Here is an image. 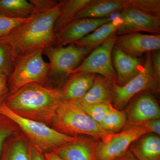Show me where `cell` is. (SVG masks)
I'll use <instances>...</instances> for the list:
<instances>
[{
	"label": "cell",
	"mask_w": 160,
	"mask_h": 160,
	"mask_svg": "<svg viewBox=\"0 0 160 160\" xmlns=\"http://www.w3.org/2000/svg\"><path fill=\"white\" fill-rule=\"evenodd\" d=\"M61 101L60 88L32 83L8 95L3 102L18 115L50 126Z\"/></svg>",
	"instance_id": "1"
},
{
	"label": "cell",
	"mask_w": 160,
	"mask_h": 160,
	"mask_svg": "<svg viewBox=\"0 0 160 160\" xmlns=\"http://www.w3.org/2000/svg\"><path fill=\"white\" fill-rule=\"evenodd\" d=\"M65 1H59L57 5L46 12L31 16V19L18 26L6 37L17 57L53 46L55 21Z\"/></svg>",
	"instance_id": "2"
},
{
	"label": "cell",
	"mask_w": 160,
	"mask_h": 160,
	"mask_svg": "<svg viewBox=\"0 0 160 160\" xmlns=\"http://www.w3.org/2000/svg\"><path fill=\"white\" fill-rule=\"evenodd\" d=\"M50 127L67 135H86L99 141L112 134L104 130L77 103L72 101H60Z\"/></svg>",
	"instance_id": "3"
},
{
	"label": "cell",
	"mask_w": 160,
	"mask_h": 160,
	"mask_svg": "<svg viewBox=\"0 0 160 160\" xmlns=\"http://www.w3.org/2000/svg\"><path fill=\"white\" fill-rule=\"evenodd\" d=\"M0 114L12 120L29 142L43 153L53 152L78 139V137L67 135L56 131L44 123L18 115L6 106L3 100L0 102Z\"/></svg>",
	"instance_id": "4"
},
{
	"label": "cell",
	"mask_w": 160,
	"mask_h": 160,
	"mask_svg": "<svg viewBox=\"0 0 160 160\" xmlns=\"http://www.w3.org/2000/svg\"><path fill=\"white\" fill-rule=\"evenodd\" d=\"M42 48L17 57L13 70L8 78L9 94L32 83L47 82L49 63L43 58Z\"/></svg>",
	"instance_id": "5"
},
{
	"label": "cell",
	"mask_w": 160,
	"mask_h": 160,
	"mask_svg": "<svg viewBox=\"0 0 160 160\" xmlns=\"http://www.w3.org/2000/svg\"><path fill=\"white\" fill-rule=\"evenodd\" d=\"M147 133L149 132L142 125L128 124L119 132L96 142V160L116 159L125 154L135 141Z\"/></svg>",
	"instance_id": "6"
},
{
	"label": "cell",
	"mask_w": 160,
	"mask_h": 160,
	"mask_svg": "<svg viewBox=\"0 0 160 160\" xmlns=\"http://www.w3.org/2000/svg\"><path fill=\"white\" fill-rule=\"evenodd\" d=\"M90 51L75 44L62 47L50 46L43 49V54L49 58V70L47 80L69 77L72 71L79 66Z\"/></svg>",
	"instance_id": "7"
},
{
	"label": "cell",
	"mask_w": 160,
	"mask_h": 160,
	"mask_svg": "<svg viewBox=\"0 0 160 160\" xmlns=\"http://www.w3.org/2000/svg\"><path fill=\"white\" fill-rule=\"evenodd\" d=\"M117 31L102 45L93 49L71 75L94 74L102 76L112 83L116 82L117 76L112 62V51L116 44Z\"/></svg>",
	"instance_id": "8"
},
{
	"label": "cell",
	"mask_w": 160,
	"mask_h": 160,
	"mask_svg": "<svg viewBox=\"0 0 160 160\" xmlns=\"http://www.w3.org/2000/svg\"><path fill=\"white\" fill-rule=\"evenodd\" d=\"M158 86L155 78L151 52L146 53L142 70L133 78L123 86H119L116 83H113L112 91V101L113 107L115 109H122L127 105L129 101L135 95L141 92Z\"/></svg>",
	"instance_id": "9"
},
{
	"label": "cell",
	"mask_w": 160,
	"mask_h": 160,
	"mask_svg": "<svg viewBox=\"0 0 160 160\" xmlns=\"http://www.w3.org/2000/svg\"><path fill=\"white\" fill-rule=\"evenodd\" d=\"M119 17L122 23L117 30L118 36L141 32L160 34V17L131 6L123 9Z\"/></svg>",
	"instance_id": "10"
},
{
	"label": "cell",
	"mask_w": 160,
	"mask_h": 160,
	"mask_svg": "<svg viewBox=\"0 0 160 160\" xmlns=\"http://www.w3.org/2000/svg\"><path fill=\"white\" fill-rule=\"evenodd\" d=\"M111 18H106L76 19L55 34L53 46L62 47L75 44L100 26L109 22Z\"/></svg>",
	"instance_id": "11"
},
{
	"label": "cell",
	"mask_w": 160,
	"mask_h": 160,
	"mask_svg": "<svg viewBox=\"0 0 160 160\" xmlns=\"http://www.w3.org/2000/svg\"><path fill=\"white\" fill-rule=\"evenodd\" d=\"M115 44L126 53L139 57L144 53L160 50V34L135 32L117 36Z\"/></svg>",
	"instance_id": "12"
},
{
	"label": "cell",
	"mask_w": 160,
	"mask_h": 160,
	"mask_svg": "<svg viewBox=\"0 0 160 160\" xmlns=\"http://www.w3.org/2000/svg\"><path fill=\"white\" fill-rule=\"evenodd\" d=\"M112 62L116 73V83L123 86L141 72L144 61L139 57L128 54L115 45L112 51Z\"/></svg>",
	"instance_id": "13"
},
{
	"label": "cell",
	"mask_w": 160,
	"mask_h": 160,
	"mask_svg": "<svg viewBox=\"0 0 160 160\" xmlns=\"http://www.w3.org/2000/svg\"><path fill=\"white\" fill-rule=\"evenodd\" d=\"M128 114L129 124L142 125L150 120L160 119V109L154 97L146 93L135 100Z\"/></svg>",
	"instance_id": "14"
},
{
	"label": "cell",
	"mask_w": 160,
	"mask_h": 160,
	"mask_svg": "<svg viewBox=\"0 0 160 160\" xmlns=\"http://www.w3.org/2000/svg\"><path fill=\"white\" fill-rule=\"evenodd\" d=\"M129 6V0H91L77 14L76 19L106 18Z\"/></svg>",
	"instance_id": "15"
},
{
	"label": "cell",
	"mask_w": 160,
	"mask_h": 160,
	"mask_svg": "<svg viewBox=\"0 0 160 160\" xmlns=\"http://www.w3.org/2000/svg\"><path fill=\"white\" fill-rule=\"evenodd\" d=\"M95 144L90 139L78 137L76 141L63 145L53 152L64 160H96Z\"/></svg>",
	"instance_id": "16"
},
{
	"label": "cell",
	"mask_w": 160,
	"mask_h": 160,
	"mask_svg": "<svg viewBox=\"0 0 160 160\" xmlns=\"http://www.w3.org/2000/svg\"><path fill=\"white\" fill-rule=\"evenodd\" d=\"M97 75H71L60 88L61 101H77L82 98L93 85Z\"/></svg>",
	"instance_id": "17"
},
{
	"label": "cell",
	"mask_w": 160,
	"mask_h": 160,
	"mask_svg": "<svg viewBox=\"0 0 160 160\" xmlns=\"http://www.w3.org/2000/svg\"><path fill=\"white\" fill-rule=\"evenodd\" d=\"M113 83L108 79L97 75L93 85L86 94L74 102L81 107L105 102H112Z\"/></svg>",
	"instance_id": "18"
},
{
	"label": "cell",
	"mask_w": 160,
	"mask_h": 160,
	"mask_svg": "<svg viewBox=\"0 0 160 160\" xmlns=\"http://www.w3.org/2000/svg\"><path fill=\"white\" fill-rule=\"evenodd\" d=\"M138 160H160V138L147 133L132 143L129 149Z\"/></svg>",
	"instance_id": "19"
},
{
	"label": "cell",
	"mask_w": 160,
	"mask_h": 160,
	"mask_svg": "<svg viewBox=\"0 0 160 160\" xmlns=\"http://www.w3.org/2000/svg\"><path fill=\"white\" fill-rule=\"evenodd\" d=\"M122 21L117 17L102 25L94 31L79 40L75 45L91 52L102 44L114 32L117 31Z\"/></svg>",
	"instance_id": "20"
},
{
	"label": "cell",
	"mask_w": 160,
	"mask_h": 160,
	"mask_svg": "<svg viewBox=\"0 0 160 160\" xmlns=\"http://www.w3.org/2000/svg\"><path fill=\"white\" fill-rule=\"evenodd\" d=\"M29 141L20 132L6 140L0 155V160H29Z\"/></svg>",
	"instance_id": "21"
},
{
	"label": "cell",
	"mask_w": 160,
	"mask_h": 160,
	"mask_svg": "<svg viewBox=\"0 0 160 160\" xmlns=\"http://www.w3.org/2000/svg\"><path fill=\"white\" fill-rule=\"evenodd\" d=\"M90 1L91 0H66L55 21V34L62 30L74 20L78 12Z\"/></svg>",
	"instance_id": "22"
},
{
	"label": "cell",
	"mask_w": 160,
	"mask_h": 160,
	"mask_svg": "<svg viewBox=\"0 0 160 160\" xmlns=\"http://www.w3.org/2000/svg\"><path fill=\"white\" fill-rule=\"evenodd\" d=\"M0 12L11 17L25 18L34 14L32 4L26 0H0Z\"/></svg>",
	"instance_id": "23"
},
{
	"label": "cell",
	"mask_w": 160,
	"mask_h": 160,
	"mask_svg": "<svg viewBox=\"0 0 160 160\" xmlns=\"http://www.w3.org/2000/svg\"><path fill=\"white\" fill-rule=\"evenodd\" d=\"M127 123V115L125 112L115 109L112 105L100 125L106 131L115 133L125 128Z\"/></svg>",
	"instance_id": "24"
},
{
	"label": "cell",
	"mask_w": 160,
	"mask_h": 160,
	"mask_svg": "<svg viewBox=\"0 0 160 160\" xmlns=\"http://www.w3.org/2000/svg\"><path fill=\"white\" fill-rule=\"evenodd\" d=\"M17 55L6 38L0 37V74L9 76L13 69Z\"/></svg>",
	"instance_id": "25"
},
{
	"label": "cell",
	"mask_w": 160,
	"mask_h": 160,
	"mask_svg": "<svg viewBox=\"0 0 160 160\" xmlns=\"http://www.w3.org/2000/svg\"><path fill=\"white\" fill-rule=\"evenodd\" d=\"M21 132L17 125L9 118L0 114V155L8 138Z\"/></svg>",
	"instance_id": "26"
},
{
	"label": "cell",
	"mask_w": 160,
	"mask_h": 160,
	"mask_svg": "<svg viewBox=\"0 0 160 160\" xmlns=\"http://www.w3.org/2000/svg\"><path fill=\"white\" fill-rule=\"evenodd\" d=\"M31 16L25 18L11 17L0 12V37H7L13 29L31 19Z\"/></svg>",
	"instance_id": "27"
},
{
	"label": "cell",
	"mask_w": 160,
	"mask_h": 160,
	"mask_svg": "<svg viewBox=\"0 0 160 160\" xmlns=\"http://www.w3.org/2000/svg\"><path fill=\"white\" fill-rule=\"evenodd\" d=\"M112 105L111 102H105L92 106L81 107L86 114L100 125Z\"/></svg>",
	"instance_id": "28"
},
{
	"label": "cell",
	"mask_w": 160,
	"mask_h": 160,
	"mask_svg": "<svg viewBox=\"0 0 160 160\" xmlns=\"http://www.w3.org/2000/svg\"><path fill=\"white\" fill-rule=\"evenodd\" d=\"M129 6L160 17V0H129Z\"/></svg>",
	"instance_id": "29"
},
{
	"label": "cell",
	"mask_w": 160,
	"mask_h": 160,
	"mask_svg": "<svg viewBox=\"0 0 160 160\" xmlns=\"http://www.w3.org/2000/svg\"><path fill=\"white\" fill-rule=\"evenodd\" d=\"M29 2L34 8V14L49 11L57 5L59 2L52 0H30Z\"/></svg>",
	"instance_id": "30"
},
{
	"label": "cell",
	"mask_w": 160,
	"mask_h": 160,
	"mask_svg": "<svg viewBox=\"0 0 160 160\" xmlns=\"http://www.w3.org/2000/svg\"><path fill=\"white\" fill-rule=\"evenodd\" d=\"M152 69L155 78L158 83L160 78V50L151 52Z\"/></svg>",
	"instance_id": "31"
},
{
	"label": "cell",
	"mask_w": 160,
	"mask_h": 160,
	"mask_svg": "<svg viewBox=\"0 0 160 160\" xmlns=\"http://www.w3.org/2000/svg\"><path fill=\"white\" fill-rule=\"evenodd\" d=\"M146 128L149 133H155L158 135L160 134V119H156L150 120L142 124Z\"/></svg>",
	"instance_id": "32"
},
{
	"label": "cell",
	"mask_w": 160,
	"mask_h": 160,
	"mask_svg": "<svg viewBox=\"0 0 160 160\" xmlns=\"http://www.w3.org/2000/svg\"><path fill=\"white\" fill-rule=\"evenodd\" d=\"M29 142V148H28L29 160H46L44 156V153L37 149Z\"/></svg>",
	"instance_id": "33"
},
{
	"label": "cell",
	"mask_w": 160,
	"mask_h": 160,
	"mask_svg": "<svg viewBox=\"0 0 160 160\" xmlns=\"http://www.w3.org/2000/svg\"><path fill=\"white\" fill-rule=\"evenodd\" d=\"M9 94L8 77L0 74V99L5 98Z\"/></svg>",
	"instance_id": "34"
},
{
	"label": "cell",
	"mask_w": 160,
	"mask_h": 160,
	"mask_svg": "<svg viewBox=\"0 0 160 160\" xmlns=\"http://www.w3.org/2000/svg\"><path fill=\"white\" fill-rule=\"evenodd\" d=\"M44 156L46 160H64L53 152H46Z\"/></svg>",
	"instance_id": "35"
},
{
	"label": "cell",
	"mask_w": 160,
	"mask_h": 160,
	"mask_svg": "<svg viewBox=\"0 0 160 160\" xmlns=\"http://www.w3.org/2000/svg\"><path fill=\"white\" fill-rule=\"evenodd\" d=\"M115 160H138L134 157V156L131 153L130 150H128L126 153L122 156L118 158Z\"/></svg>",
	"instance_id": "36"
},
{
	"label": "cell",
	"mask_w": 160,
	"mask_h": 160,
	"mask_svg": "<svg viewBox=\"0 0 160 160\" xmlns=\"http://www.w3.org/2000/svg\"><path fill=\"white\" fill-rule=\"evenodd\" d=\"M4 99V98H1L0 99V102H2V101Z\"/></svg>",
	"instance_id": "37"
}]
</instances>
